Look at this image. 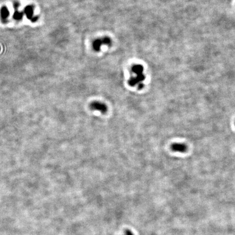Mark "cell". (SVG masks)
<instances>
[{"label":"cell","instance_id":"obj_7","mask_svg":"<svg viewBox=\"0 0 235 235\" xmlns=\"http://www.w3.org/2000/svg\"><path fill=\"white\" fill-rule=\"evenodd\" d=\"M23 13L21 12H16L14 14V18L19 20H20L23 18Z\"/></svg>","mask_w":235,"mask_h":235},{"label":"cell","instance_id":"obj_1","mask_svg":"<svg viewBox=\"0 0 235 235\" xmlns=\"http://www.w3.org/2000/svg\"><path fill=\"white\" fill-rule=\"evenodd\" d=\"M132 71L136 75L135 76L131 77L128 81V84L131 87L139 86L145 80L144 75L143 74L144 68L140 64H136L132 68Z\"/></svg>","mask_w":235,"mask_h":235},{"label":"cell","instance_id":"obj_4","mask_svg":"<svg viewBox=\"0 0 235 235\" xmlns=\"http://www.w3.org/2000/svg\"><path fill=\"white\" fill-rule=\"evenodd\" d=\"M171 149L173 151L178 152L180 153H184L187 150V147L186 145L183 143H175L172 145Z\"/></svg>","mask_w":235,"mask_h":235},{"label":"cell","instance_id":"obj_5","mask_svg":"<svg viewBox=\"0 0 235 235\" xmlns=\"http://www.w3.org/2000/svg\"><path fill=\"white\" fill-rule=\"evenodd\" d=\"M25 13L27 15V18L33 21H35L36 20V19L33 16V9L31 6H27L25 8Z\"/></svg>","mask_w":235,"mask_h":235},{"label":"cell","instance_id":"obj_2","mask_svg":"<svg viewBox=\"0 0 235 235\" xmlns=\"http://www.w3.org/2000/svg\"><path fill=\"white\" fill-rule=\"evenodd\" d=\"M112 44L111 39L107 36L95 39L93 43V47L95 51H99L101 47L104 45H111Z\"/></svg>","mask_w":235,"mask_h":235},{"label":"cell","instance_id":"obj_6","mask_svg":"<svg viewBox=\"0 0 235 235\" xmlns=\"http://www.w3.org/2000/svg\"><path fill=\"white\" fill-rule=\"evenodd\" d=\"M9 14V11H8V10L7 8L3 7V8H2L1 10V15L2 18L4 19V20H5L6 19L8 18Z\"/></svg>","mask_w":235,"mask_h":235},{"label":"cell","instance_id":"obj_8","mask_svg":"<svg viewBox=\"0 0 235 235\" xmlns=\"http://www.w3.org/2000/svg\"><path fill=\"white\" fill-rule=\"evenodd\" d=\"M133 235V234L129 230H127L125 231V235Z\"/></svg>","mask_w":235,"mask_h":235},{"label":"cell","instance_id":"obj_3","mask_svg":"<svg viewBox=\"0 0 235 235\" xmlns=\"http://www.w3.org/2000/svg\"><path fill=\"white\" fill-rule=\"evenodd\" d=\"M90 107L92 110L97 111L102 114L106 113L108 111V108L106 104L99 101H94L91 103Z\"/></svg>","mask_w":235,"mask_h":235}]
</instances>
